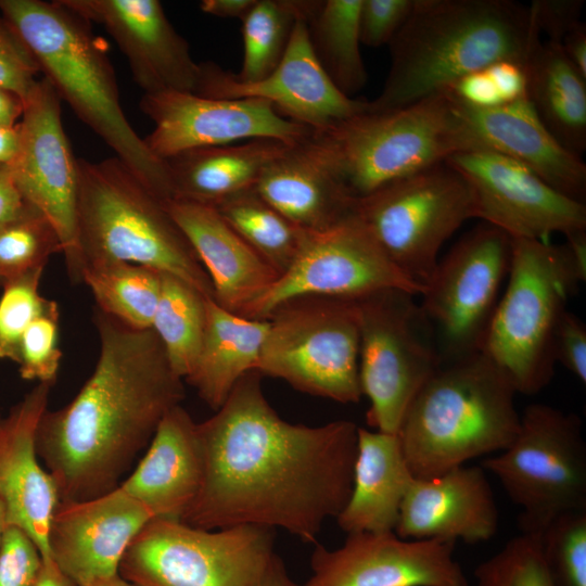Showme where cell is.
<instances>
[{
	"label": "cell",
	"instance_id": "74e56055",
	"mask_svg": "<svg viewBox=\"0 0 586 586\" xmlns=\"http://www.w3.org/2000/svg\"><path fill=\"white\" fill-rule=\"evenodd\" d=\"M62 253L60 237L50 221L30 206L0 229V277L2 282L36 269Z\"/></svg>",
	"mask_w": 586,
	"mask_h": 586
},
{
	"label": "cell",
	"instance_id": "f6af8a7d",
	"mask_svg": "<svg viewBox=\"0 0 586 586\" xmlns=\"http://www.w3.org/2000/svg\"><path fill=\"white\" fill-rule=\"evenodd\" d=\"M412 5L413 0H361L358 20L360 43L371 48L388 46Z\"/></svg>",
	"mask_w": 586,
	"mask_h": 586
},
{
	"label": "cell",
	"instance_id": "7c38bea8",
	"mask_svg": "<svg viewBox=\"0 0 586 586\" xmlns=\"http://www.w3.org/2000/svg\"><path fill=\"white\" fill-rule=\"evenodd\" d=\"M273 544L264 526L205 530L155 518L127 548L119 575L136 586H258Z\"/></svg>",
	"mask_w": 586,
	"mask_h": 586
},
{
	"label": "cell",
	"instance_id": "4fadbf2b",
	"mask_svg": "<svg viewBox=\"0 0 586 586\" xmlns=\"http://www.w3.org/2000/svg\"><path fill=\"white\" fill-rule=\"evenodd\" d=\"M416 296L385 290L356 300L359 381L369 400L367 423L397 434L422 385L441 365L435 332Z\"/></svg>",
	"mask_w": 586,
	"mask_h": 586
},
{
	"label": "cell",
	"instance_id": "8fae6325",
	"mask_svg": "<svg viewBox=\"0 0 586 586\" xmlns=\"http://www.w3.org/2000/svg\"><path fill=\"white\" fill-rule=\"evenodd\" d=\"M352 212L395 266L424 290L443 244L464 221L477 218L471 186L446 162L355 199Z\"/></svg>",
	"mask_w": 586,
	"mask_h": 586
},
{
	"label": "cell",
	"instance_id": "681fc988",
	"mask_svg": "<svg viewBox=\"0 0 586 586\" xmlns=\"http://www.w3.org/2000/svg\"><path fill=\"white\" fill-rule=\"evenodd\" d=\"M570 63L586 78V25L576 24L559 43Z\"/></svg>",
	"mask_w": 586,
	"mask_h": 586
},
{
	"label": "cell",
	"instance_id": "b9f144b4",
	"mask_svg": "<svg viewBox=\"0 0 586 586\" xmlns=\"http://www.w3.org/2000/svg\"><path fill=\"white\" fill-rule=\"evenodd\" d=\"M60 309L51 300L46 310L26 329L18 354V372L23 380L55 383L62 351L59 347Z\"/></svg>",
	"mask_w": 586,
	"mask_h": 586
},
{
	"label": "cell",
	"instance_id": "277c9868",
	"mask_svg": "<svg viewBox=\"0 0 586 586\" xmlns=\"http://www.w3.org/2000/svg\"><path fill=\"white\" fill-rule=\"evenodd\" d=\"M0 11L77 117L154 195L165 203L173 200L167 165L149 150L123 112L106 50L89 23L60 0H0Z\"/></svg>",
	"mask_w": 586,
	"mask_h": 586
},
{
	"label": "cell",
	"instance_id": "4316f807",
	"mask_svg": "<svg viewBox=\"0 0 586 586\" xmlns=\"http://www.w3.org/2000/svg\"><path fill=\"white\" fill-rule=\"evenodd\" d=\"M202 477L196 423L178 405L161 420L144 457L118 487L153 519L181 520L200 492Z\"/></svg>",
	"mask_w": 586,
	"mask_h": 586
},
{
	"label": "cell",
	"instance_id": "816d5d0a",
	"mask_svg": "<svg viewBox=\"0 0 586 586\" xmlns=\"http://www.w3.org/2000/svg\"><path fill=\"white\" fill-rule=\"evenodd\" d=\"M24 113V101L14 92L0 87V125L15 126Z\"/></svg>",
	"mask_w": 586,
	"mask_h": 586
},
{
	"label": "cell",
	"instance_id": "7dc6e473",
	"mask_svg": "<svg viewBox=\"0 0 586 586\" xmlns=\"http://www.w3.org/2000/svg\"><path fill=\"white\" fill-rule=\"evenodd\" d=\"M584 0H535L530 4L539 33L547 41L560 43L563 37L581 22Z\"/></svg>",
	"mask_w": 586,
	"mask_h": 586
},
{
	"label": "cell",
	"instance_id": "f5cc1de1",
	"mask_svg": "<svg viewBox=\"0 0 586 586\" xmlns=\"http://www.w3.org/2000/svg\"><path fill=\"white\" fill-rule=\"evenodd\" d=\"M20 144V122L15 126L0 125V164L10 165L18 153Z\"/></svg>",
	"mask_w": 586,
	"mask_h": 586
},
{
	"label": "cell",
	"instance_id": "ba28073f",
	"mask_svg": "<svg viewBox=\"0 0 586 586\" xmlns=\"http://www.w3.org/2000/svg\"><path fill=\"white\" fill-rule=\"evenodd\" d=\"M311 137L354 200L477 150L446 91L395 110H366Z\"/></svg>",
	"mask_w": 586,
	"mask_h": 586
},
{
	"label": "cell",
	"instance_id": "7bdbcfd3",
	"mask_svg": "<svg viewBox=\"0 0 586 586\" xmlns=\"http://www.w3.org/2000/svg\"><path fill=\"white\" fill-rule=\"evenodd\" d=\"M40 66L14 28L0 17V87L22 98L29 95L39 80Z\"/></svg>",
	"mask_w": 586,
	"mask_h": 586
},
{
	"label": "cell",
	"instance_id": "9f6ffc18",
	"mask_svg": "<svg viewBox=\"0 0 586 586\" xmlns=\"http://www.w3.org/2000/svg\"><path fill=\"white\" fill-rule=\"evenodd\" d=\"M89 586H136V585L128 582L127 579H125L118 574L114 577L93 583Z\"/></svg>",
	"mask_w": 586,
	"mask_h": 586
},
{
	"label": "cell",
	"instance_id": "db71d44e",
	"mask_svg": "<svg viewBox=\"0 0 586 586\" xmlns=\"http://www.w3.org/2000/svg\"><path fill=\"white\" fill-rule=\"evenodd\" d=\"M258 586H300L290 577L285 564L278 555H273Z\"/></svg>",
	"mask_w": 586,
	"mask_h": 586
},
{
	"label": "cell",
	"instance_id": "5b68a950",
	"mask_svg": "<svg viewBox=\"0 0 586 586\" xmlns=\"http://www.w3.org/2000/svg\"><path fill=\"white\" fill-rule=\"evenodd\" d=\"M517 394L482 352L441 362L397 433L413 476H435L507 448L520 428Z\"/></svg>",
	"mask_w": 586,
	"mask_h": 586
},
{
	"label": "cell",
	"instance_id": "cb8c5ba5",
	"mask_svg": "<svg viewBox=\"0 0 586 586\" xmlns=\"http://www.w3.org/2000/svg\"><path fill=\"white\" fill-rule=\"evenodd\" d=\"M497 504L481 466H459L431 477H415L403 501L395 533L406 539L475 544L498 530Z\"/></svg>",
	"mask_w": 586,
	"mask_h": 586
},
{
	"label": "cell",
	"instance_id": "3957f363",
	"mask_svg": "<svg viewBox=\"0 0 586 586\" xmlns=\"http://www.w3.org/2000/svg\"><path fill=\"white\" fill-rule=\"evenodd\" d=\"M530 5L512 0H413L388 43L391 65L368 111L399 109L440 93L498 61L526 65L540 43Z\"/></svg>",
	"mask_w": 586,
	"mask_h": 586
},
{
	"label": "cell",
	"instance_id": "603a6c76",
	"mask_svg": "<svg viewBox=\"0 0 586 586\" xmlns=\"http://www.w3.org/2000/svg\"><path fill=\"white\" fill-rule=\"evenodd\" d=\"M51 386L38 383L0 421V500L7 524L25 532L43 560L51 559L48 536L60 502L56 484L40 466L36 446Z\"/></svg>",
	"mask_w": 586,
	"mask_h": 586
},
{
	"label": "cell",
	"instance_id": "484cf974",
	"mask_svg": "<svg viewBox=\"0 0 586 586\" xmlns=\"http://www.w3.org/2000/svg\"><path fill=\"white\" fill-rule=\"evenodd\" d=\"M166 207L207 273L213 300L243 316L275 283L279 273L213 206L173 199Z\"/></svg>",
	"mask_w": 586,
	"mask_h": 586
},
{
	"label": "cell",
	"instance_id": "83f0119b",
	"mask_svg": "<svg viewBox=\"0 0 586 586\" xmlns=\"http://www.w3.org/2000/svg\"><path fill=\"white\" fill-rule=\"evenodd\" d=\"M311 133L269 164L254 189L295 226L322 230L351 215L354 199Z\"/></svg>",
	"mask_w": 586,
	"mask_h": 586
},
{
	"label": "cell",
	"instance_id": "9a60e30c",
	"mask_svg": "<svg viewBox=\"0 0 586 586\" xmlns=\"http://www.w3.org/2000/svg\"><path fill=\"white\" fill-rule=\"evenodd\" d=\"M385 290L421 295L353 214L322 230H304L291 266L243 315L267 319L280 304L296 297L359 300Z\"/></svg>",
	"mask_w": 586,
	"mask_h": 586
},
{
	"label": "cell",
	"instance_id": "c3c4849f",
	"mask_svg": "<svg viewBox=\"0 0 586 586\" xmlns=\"http://www.w3.org/2000/svg\"><path fill=\"white\" fill-rule=\"evenodd\" d=\"M29 207L14 180L10 165L0 164V229L17 219Z\"/></svg>",
	"mask_w": 586,
	"mask_h": 586
},
{
	"label": "cell",
	"instance_id": "8992f818",
	"mask_svg": "<svg viewBox=\"0 0 586 586\" xmlns=\"http://www.w3.org/2000/svg\"><path fill=\"white\" fill-rule=\"evenodd\" d=\"M79 281L86 267L130 263L173 275L213 298L211 280L188 239L118 158H78Z\"/></svg>",
	"mask_w": 586,
	"mask_h": 586
},
{
	"label": "cell",
	"instance_id": "7a4b0ae2",
	"mask_svg": "<svg viewBox=\"0 0 586 586\" xmlns=\"http://www.w3.org/2000/svg\"><path fill=\"white\" fill-rule=\"evenodd\" d=\"M95 367L76 396L38 424L36 446L60 502L104 495L152 440L164 416L184 398L152 329H135L95 308Z\"/></svg>",
	"mask_w": 586,
	"mask_h": 586
},
{
	"label": "cell",
	"instance_id": "91938a15",
	"mask_svg": "<svg viewBox=\"0 0 586 586\" xmlns=\"http://www.w3.org/2000/svg\"><path fill=\"white\" fill-rule=\"evenodd\" d=\"M1 419H2V418H1V416H0V421H1Z\"/></svg>",
	"mask_w": 586,
	"mask_h": 586
},
{
	"label": "cell",
	"instance_id": "e575fe53",
	"mask_svg": "<svg viewBox=\"0 0 586 586\" xmlns=\"http://www.w3.org/2000/svg\"><path fill=\"white\" fill-rule=\"evenodd\" d=\"M318 0H256L242 20L243 61L238 74L241 82L268 76L283 58L294 27L308 20Z\"/></svg>",
	"mask_w": 586,
	"mask_h": 586
},
{
	"label": "cell",
	"instance_id": "7402d4cb",
	"mask_svg": "<svg viewBox=\"0 0 586 586\" xmlns=\"http://www.w3.org/2000/svg\"><path fill=\"white\" fill-rule=\"evenodd\" d=\"M149 510L118 486L98 497L59 502L49 530L50 557L77 586L119 574L122 559Z\"/></svg>",
	"mask_w": 586,
	"mask_h": 586
},
{
	"label": "cell",
	"instance_id": "bcb514c9",
	"mask_svg": "<svg viewBox=\"0 0 586 586\" xmlns=\"http://www.w3.org/2000/svg\"><path fill=\"white\" fill-rule=\"evenodd\" d=\"M555 359L581 382H586V327L579 317L565 310L555 336Z\"/></svg>",
	"mask_w": 586,
	"mask_h": 586
},
{
	"label": "cell",
	"instance_id": "d4e9b609",
	"mask_svg": "<svg viewBox=\"0 0 586 586\" xmlns=\"http://www.w3.org/2000/svg\"><path fill=\"white\" fill-rule=\"evenodd\" d=\"M450 98L477 149L526 166L560 193L585 203L586 164L551 135L527 97L492 109L469 107Z\"/></svg>",
	"mask_w": 586,
	"mask_h": 586
},
{
	"label": "cell",
	"instance_id": "6f0895ef",
	"mask_svg": "<svg viewBox=\"0 0 586 586\" xmlns=\"http://www.w3.org/2000/svg\"><path fill=\"white\" fill-rule=\"evenodd\" d=\"M8 524H7L5 509L3 507V504L0 500V545H1L2 536Z\"/></svg>",
	"mask_w": 586,
	"mask_h": 586
},
{
	"label": "cell",
	"instance_id": "30bf717a",
	"mask_svg": "<svg viewBox=\"0 0 586 586\" xmlns=\"http://www.w3.org/2000/svg\"><path fill=\"white\" fill-rule=\"evenodd\" d=\"M481 467L521 510V533L540 535L559 515L586 510V444L573 412L531 404L510 445Z\"/></svg>",
	"mask_w": 586,
	"mask_h": 586
},
{
	"label": "cell",
	"instance_id": "60d3db41",
	"mask_svg": "<svg viewBox=\"0 0 586 586\" xmlns=\"http://www.w3.org/2000/svg\"><path fill=\"white\" fill-rule=\"evenodd\" d=\"M43 269H36L2 282L0 296V359L17 364L22 336L51 300L39 292Z\"/></svg>",
	"mask_w": 586,
	"mask_h": 586
},
{
	"label": "cell",
	"instance_id": "d6a6232c",
	"mask_svg": "<svg viewBox=\"0 0 586 586\" xmlns=\"http://www.w3.org/2000/svg\"><path fill=\"white\" fill-rule=\"evenodd\" d=\"M360 5L361 0H319L306 22L317 61L349 98L366 86L368 77L359 48Z\"/></svg>",
	"mask_w": 586,
	"mask_h": 586
},
{
	"label": "cell",
	"instance_id": "ee69618b",
	"mask_svg": "<svg viewBox=\"0 0 586 586\" xmlns=\"http://www.w3.org/2000/svg\"><path fill=\"white\" fill-rule=\"evenodd\" d=\"M42 557L21 528L7 526L0 545V586H34Z\"/></svg>",
	"mask_w": 586,
	"mask_h": 586
},
{
	"label": "cell",
	"instance_id": "8d00e7d4",
	"mask_svg": "<svg viewBox=\"0 0 586 586\" xmlns=\"http://www.w3.org/2000/svg\"><path fill=\"white\" fill-rule=\"evenodd\" d=\"M206 296L181 279L162 272V288L151 329L174 371L183 379L195 364L205 327Z\"/></svg>",
	"mask_w": 586,
	"mask_h": 586
},
{
	"label": "cell",
	"instance_id": "ab89813d",
	"mask_svg": "<svg viewBox=\"0 0 586 586\" xmlns=\"http://www.w3.org/2000/svg\"><path fill=\"white\" fill-rule=\"evenodd\" d=\"M539 536L557 586H586V510L566 512Z\"/></svg>",
	"mask_w": 586,
	"mask_h": 586
},
{
	"label": "cell",
	"instance_id": "680465c9",
	"mask_svg": "<svg viewBox=\"0 0 586 586\" xmlns=\"http://www.w3.org/2000/svg\"><path fill=\"white\" fill-rule=\"evenodd\" d=\"M0 284H2V280H1V277H0Z\"/></svg>",
	"mask_w": 586,
	"mask_h": 586
},
{
	"label": "cell",
	"instance_id": "2e32d148",
	"mask_svg": "<svg viewBox=\"0 0 586 586\" xmlns=\"http://www.w3.org/2000/svg\"><path fill=\"white\" fill-rule=\"evenodd\" d=\"M20 126V150L10 164L14 180L24 200L58 232L68 275L78 282V158L63 129L61 98L47 78L24 101Z\"/></svg>",
	"mask_w": 586,
	"mask_h": 586
},
{
	"label": "cell",
	"instance_id": "f35d334b",
	"mask_svg": "<svg viewBox=\"0 0 586 586\" xmlns=\"http://www.w3.org/2000/svg\"><path fill=\"white\" fill-rule=\"evenodd\" d=\"M476 586H557L539 536L521 533L474 570Z\"/></svg>",
	"mask_w": 586,
	"mask_h": 586
},
{
	"label": "cell",
	"instance_id": "1f68e13d",
	"mask_svg": "<svg viewBox=\"0 0 586 586\" xmlns=\"http://www.w3.org/2000/svg\"><path fill=\"white\" fill-rule=\"evenodd\" d=\"M526 97L551 135L569 151L586 150V78L559 43L540 42L525 65Z\"/></svg>",
	"mask_w": 586,
	"mask_h": 586
},
{
	"label": "cell",
	"instance_id": "e0dca14e",
	"mask_svg": "<svg viewBox=\"0 0 586 586\" xmlns=\"http://www.w3.org/2000/svg\"><path fill=\"white\" fill-rule=\"evenodd\" d=\"M140 109L154 123L144 142L163 161L186 151L244 140L270 139L295 145L313 132L283 117L269 101L255 98L215 99L165 91L143 94Z\"/></svg>",
	"mask_w": 586,
	"mask_h": 586
},
{
	"label": "cell",
	"instance_id": "5bb4252c",
	"mask_svg": "<svg viewBox=\"0 0 586 586\" xmlns=\"http://www.w3.org/2000/svg\"><path fill=\"white\" fill-rule=\"evenodd\" d=\"M511 255L512 238L481 221L438 259L420 306L435 332L442 362L482 351Z\"/></svg>",
	"mask_w": 586,
	"mask_h": 586
},
{
	"label": "cell",
	"instance_id": "9c48e42d",
	"mask_svg": "<svg viewBox=\"0 0 586 586\" xmlns=\"http://www.w3.org/2000/svg\"><path fill=\"white\" fill-rule=\"evenodd\" d=\"M267 320L257 367L263 377L342 404L360 400L356 300L296 297L276 307Z\"/></svg>",
	"mask_w": 586,
	"mask_h": 586
},
{
	"label": "cell",
	"instance_id": "4dcf8cb0",
	"mask_svg": "<svg viewBox=\"0 0 586 586\" xmlns=\"http://www.w3.org/2000/svg\"><path fill=\"white\" fill-rule=\"evenodd\" d=\"M205 310L199 355L184 381L216 410L243 375L257 370L268 320L240 316L212 297L206 298Z\"/></svg>",
	"mask_w": 586,
	"mask_h": 586
},
{
	"label": "cell",
	"instance_id": "ac0fdd59",
	"mask_svg": "<svg viewBox=\"0 0 586 586\" xmlns=\"http://www.w3.org/2000/svg\"><path fill=\"white\" fill-rule=\"evenodd\" d=\"M469 182L477 219L511 238L546 240L586 230L585 203L560 193L526 166L486 149L445 161Z\"/></svg>",
	"mask_w": 586,
	"mask_h": 586
},
{
	"label": "cell",
	"instance_id": "d6986e66",
	"mask_svg": "<svg viewBox=\"0 0 586 586\" xmlns=\"http://www.w3.org/2000/svg\"><path fill=\"white\" fill-rule=\"evenodd\" d=\"M455 542L406 539L395 532L347 534L336 549L316 545L300 586H470Z\"/></svg>",
	"mask_w": 586,
	"mask_h": 586
},
{
	"label": "cell",
	"instance_id": "d590c367",
	"mask_svg": "<svg viewBox=\"0 0 586 586\" xmlns=\"http://www.w3.org/2000/svg\"><path fill=\"white\" fill-rule=\"evenodd\" d=\"M213 207L279 276L291 266L298 252L304 229L269 205L254 187Z\"/></svg>",
	"mask_w": 586,
	"mask_h": 586
},
{
	"label": "cell",
	"instance_id": "ffe728a7",
	"mask_svg": "<svg viewBox=\"0 0 586 586\" xmlns=\"http://www.w3.org/2000/svg\"><path fill=\"white\" fill-rule=\"evenodd\" d=\"M306 22L296 23L283 58L265 78L241 82L233 73L204 63L194 93L215 99H263L283 117L313 131L368 110V100L346 97L327 76L311 49Z\"/></svg>",
	"mask_w": 586,
	"mask_h": 586
},
{
	"label": "cell",
	"instance_id": "f546056e",
	"mask_svg": "<svg viewBox=\"0 0 586 586\" xmlns=\"http://www.w3.org/2000/svg\"><path fill=\"white\" fill-rule=\"evenodd\" d=\"M290 146L277 140L254 139L167 158L174 199L214 206L253 188L265 168Z\"/></svg>",
	"mask_w": 586,
	"mask_h": 586
},
{
	"label": "cell",
	"instance_id": "f907efd6",
	"mask_svg": "<svg viewBox=\"0 0 586 586\" xmlns=\"http://www.w3.org/2000/svg\"><path fill=\"white\" fill-rule=\"evenodd\" d=\"M255 2L256 0H203L200 8L206 14L242 21Z\"/></svg>",
	"mask_w": 586,
	"mask_h": 586
},
{
	"label": "cell",
	"instance_id": "44dd1931",
	"mask_svg": "<svg viewBox=\"0 0 586 586\" xmlns=\"http://www.w3.org/2000/svg\"><path fill=\"white\" fill-rule=\"evenodd\" d=\"M85 21L102 25L128 60L144 94L195 92L201 75L187 40L157 0H60Z\"/></svg>",
	"mask_w": 586,
	"mask_h": 586
},
{
	"label": "cell",
	"instance_id": "11a10c76",
	"mask_svg": "<svg viewBox=\"0 0 586 586\" xmlns=\"http://www.w3.org/2000/svg\"><path fill=\"white\" fill-rule=\"evenodd\" d=\"M34 586H77L53 562L43 560Z\"/></svg>",
	"mask_w": 586,
	"mask_h": 586
},
{
	"label": "cell",
	"instance_id": "52a82bcc",
	"mask_svg": "<svg viewBox=\"0 0 586 586\" xmlns=\"http://www.w3.org/2000/svg\"><path fill=\"white\" fill-rule=\"evenodd\" d=\"M585 279L586 260L566 243L512 238L507 284L481 352L518 394H536L551 381L556 331Z\"/></svg>",
	"mask_w": 586,
	"mask_h": 586
},
{
	"label": "cell",
	"instance_id": "836d02e7",
	"mask_svg": "<svg viewBox=\"0 0 586 586\" xmlns=\"http://www.w3.org/2000/svg\"><path fill=\"white\" fill-rule=\"evenodd\" d=\"M80 281L92 292L98 309L131 328L151 329L161 295V271L113 263L84 268Z\"/></svg>",
	"mask_w": 586,
	"mask_h": 586
},
{
	"label": "cell",
	"instance_id": "f1b7e54d",
	"mask_svg": "<svg viewBox=\"0 0 586 586\" xmlns=\"http://www.w3.org/2000/svg\"><path fill=\"white\" fill-rule=\"evenodd\" d=\"M413 479L397 434L358 428L352 491L336 517L341 530L395 532Z\"/></svg>",
	"mask_w": 586,
	"mask_h": 586
},
{
	"label": "cell",
	"instance_id": "6da1fadb",
	"mask_svg": "<svg viewBox=\"0 0 586 586\" xmlns=\"http://www.w3.org/2000/svg\"><path fill=\"white\" fill-rule=\"evenodd\" d=\"M262 378L257 370L243 375L196 423L202 485L180 521L205 530L279 527L316 543L351 495L359 426L291 423L266 399Z\"/></svg>",
	"mask_w": 586,
	"mask_h": 586
}]
</instances>
